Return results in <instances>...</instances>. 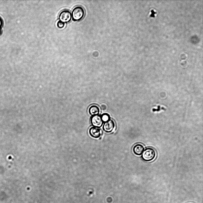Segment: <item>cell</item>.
Wrapping results in <instances>:
<instances>
[{
    "instance_id": "cell-9",
    "label": "cell",
    "mask_w": 203,
    "mask_h": 203,
    "mask_svg": "<svg viewBox=\"0 0 203 203\" xmlns=\"http://www.w3.org/2000/svg\"><path fill=\"white\" fill-rule=\"evenodd\" d=\"M101 119L103 122H106L110 119V116L107 113H104L101 115Z\"/></svg>"
},
{
    "instance_id": "cell-2",
    "label": "cell",
    "mask_w": 203,
    "mask_h": 203,
    "mask_svg": "<svg viewBox=\"0 0 203 203\" xmlns=\"http://www.w3.org/2000/svg\"><path fill=\"white\" fill-rule=\"evenodd\" d=\"M85 11L82 7L78 6L75 7L72 12V18L74 21H80L84 16Z\"/></svg>"
},
{
    "instance_id": "cell-12",
    "label": "cell",
    "mask_w": 203,
    "mask_h": 203,
    "mask_svg": "<svg viewBox=\"0 0 203 203\" xmlns=\"http://www.w3.org/2000/svg\"><path fill=\"white\" fill-rule=\"evenodd\" d=\"M2 25V21L0 17V27H1Z\"/></svg>"
},
{
    "instance_id": "cell-10",
    "label": "cell",
    "mask_w": 203,
    "mask_h": 203,
    "mask_svg": "<svg viewBox=\"0 0 203 203\" xmlns=\"http://www.w3.org/2000/svg\"><path fill=\"white\" fill-rule=\"evenodd\" d=\"M64 25L65 23H64L62 22L60 20L57 23V27L60 29L63 28L64 26Z\"/></svg>"
},
{
    "instance_id": "cell-13",
    "label": "cell",
    "mask_w": 203,
    "mask_h": 203,
    "mask_svg": "<svg viewBox=\"0 0 203 203\" xmlns=\"http://www.w3.org/2000/svg\"><path fill=\"white\" fill-rule=\"evenodd\" d=\"M1 29H0V34H1Z\"/></svg>"
},
{
    "instance_id": "cell-6",
    "label": "cell",
    "mask_w": 203,
    "mask_h": 203,
    "mask_svg": "<svg viewBox=\"0 0 203 203\" xmlns=\"http://www.w3.org/2000/svg\"><path fill=\"white\" fill-rule=\"evenodd\" d=\"M89 134L91 136L95 138H98L101 135V131L99 128L92 127L89 130Z\"/></svg>"
},
{
    "instance_id": "cell-11",
    "label": "cell",
    "mask_w": 203,
    "mask_h": 203,
    "mask_svg": "<svg viewBox=\"0 0 203 203\" xmlns=\"http://www.w3.org/2000/svg\"><path fill=\"white\" fill-rule=\"evenodd\" d=\"M100 108L102 110H105L106 108V106L105 105L103 104L101 105Z\"/></svg>"
},
{
    "instance_id": "cell-1",
    "label": "cell",
    "mask_w": 203,
    "mask_h": 203,
    "mask_svg": "<svg viewBox=\"0 0 203 203\" xmlns=\"http://www.w3.org/2000/svg\"><path fill=\"white\" fill-rule=\"evenodd\" d=\"M156 152L153 148L148 147L144 150L141 157L144 161L149 162L154 159L156 156Z\"/></svg>"
},
{
    "instance_id": "cell-8",
    "label": "cell",
    "mask_w": 203,
    "mask_h": 203,
    "mask_svg": "<svg viewBox=\"0 0 203 203\" xmlns=\"http://www.w3.org/2000/svg\"><path fill=\"white\" fill-rule=\"evenodd\" d=\"M89 114L91 115L94 116L99 114L100 109L99 107L95 105H93L90 106L89 109Z\"/></svg>"
},
{
    "instance_id": "cell-4",
    "label": "cell",
    "mask_w": 203,
    "mask_h": 203,
    "mask_svg": "<svg viewBox=\"0 0 203 203\" xmlns=\"http://www.w3.org/2000/svg\"><path fill=\"white\" fill-rule=\"evenodd\" d=\"M91 122L93 127L98 128L102 127L103 123L101 116L99 114L92 116L91 118Z\"/></svg>"
},
{
    "instance_id": "cell-7",
    "label": "cell",
    "mask_w": 203,
    "mask_h": 203,
    "mask_svg": "<svg viewBox=\"0 0 203 203\" xmlns=\"http://www.w3.org/2000/svg\"><path fill=\"white\" fill-rule=\"evenodd\" d=\"M144 149V148L143 145L141 144H137L133 146V150L136 155H140L143 153Z\"/></svg>"
},
{
    "instance_id": "cell-5",
    "label": "cell",
    "mask_w": 203,
    "mask_h": 203,
    "mask_svg": "<svg viewBox=\"0 0 203 203\" xmlns=\"http://www.w3.org/2000/svg\"><path fill=\"white\" fill-rule=\"evenodd\" d=\"M115 127V123L114 121L112 119H110L108 121L104 123L103 128V130L106 132L110 133L113 131Z\"/></svg>"
},
{
    "instance_id": "cell-3",
    "label": "cell",
    "mask_w": 203,
    "mask_h": 203,
    "mask_svg": "<svg viewBox=\"0 0 203 203\" xmlns=\"http://www.w3.org/2000/svg\"><path fill=\"white\" fill-rule=\"evenodd\" d=\"M71 18V13L70 11L67 10L62 11L59 15V20L64 23L69 22Z\"/></svg>"
}]
</instances>
